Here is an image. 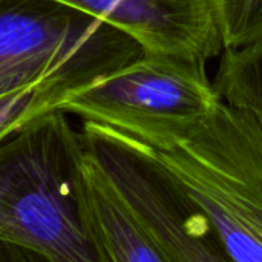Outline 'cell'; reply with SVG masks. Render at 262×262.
Masks as SVG:
<instances>
[{"instance_id":"6da1fadb","label":"cell","mask_w":262,"mask_h":262,"mask_svg":"<svg viewBox=\"0 0 262 262\" xmlns=\"http://www.w3.org/2000/svg\"><path fill=\"white\" fill-rule=\"evenodd\" d=\"M63 109L0 141V243L31 261L98 262L77 195L81 134Z\"/></svg>"},{"instance_id":"7a4b0ae2","label":"cell","mask_w":262,"mask_h":262,"mask_svg":"<svg viewBox=\"0 0 262 262\" xmlns=\"http://www.w3.org/2000/svg\"><path fill=\"white\" fill-rule=\"evenodd\" d=\"M150 149L207 215L229 261L262 262V127L255 114L221 100L181 141Z\"/></svg>"},{"instance_id":"3957f363","label":"cell","mask_w":262,"mask_h":262,"mask_svg":"<svg viewBox=\"0 0 262 262\" xmlns=\"http://www.w3.org/2000/svg\"><path fill=\"white\" fill-rule=\"evenodd\" d=\"M144 54L129 32L55 0H0V97L52 81L72 92Z\"/></svg>"},{"instance_id":"277c9868","label":"cell","mask_w":262,"mask_h":262,"mask_svg":"<svg viewBox=\"0 0 262 262\" xmlns=\"http://www.w3.org/2000/svg\"><path fill=\"white\" fill-rule=\"evenodd\" d=\"M221 101L206 60L147 52L68 97L61 109L166 149L187 137Z\"/></svg>"},{"instance_id":"5b68a950","label":"cell","mask_w":262,"mask_h":262,"mask_svg":"<svg viewBox=\"0 0 262 262\" xmlns=\"http://www.w3.org/2000/svg\"><path fill=\"white\" fill-rule=\"evenodd\" d=\"M80 134L167 262L229 261L207 215L149 146L89 120Z\"/></svg>"},{"instance_id":"8992f818","label":"cell","mask_w":262,"mask_h":262,"mask_svg":"<svg viewBox=\"0 0 262 262\" xmlns=\"http://www.w3.org/2000/svg\"><path fill=\"white\" fill-rule=\"evenodd\" d=\"M129 32L147 52L210 60L224 49L212 0H55Z\"/></svg>"},{"instance_id":"52a82bcc","label":"cell","mask_w":262,"mask_h":262,"mask_svg":"<svg viewBox=\"0 0 262 262\" xmlns=\"http://www.w3.org/2000/svg\"><path fill=\"white\" fill-rule=\"evenodd\" d=\"M77 195L98 262H167L109 175L84 147L77 175Z\"/></svg>"},{"instance_id":"ba28073f","label":"cell","mask_w":262,"mask_h":262,"mask_svg":"<svg viewBox=\"0 0 262 262\" xmlns=\"http://www.w3.org/2000/svg\"><path fill=\"white\" fill-rule=\"evenodd\" d=\"M213 86L221 100L252 111L262 127V40L223 49Z\"/></svg>"},{"instance_id":"9c48e42d","label":"cell","mask_w":262,"mask_h":262,"mask_svg":"<svg viewBox=\"0 0 262 262\" xmlns=\"http://www.w3.org/2000/svg\"><path fill=\"white\" fill-rule=\"evenodd\" d=\"M74 94L63 84L45 81L0 97V141L21 129L31 120L61 109L68 97Z\"/></svg>"},{"instance_id":"30bf717a","label":"cell","mask_w":262,"mask_h":262,"mask_svg":"<svg viewBox=\"0 0 262 262\" xmlns=\"http://www.w3.org/2000/svg\"><path fill=\"white\" fill-rule=\"evenodd\" d=\"M224 49L262 40V0H212Z\"/></svg>"},{"instance_id":"8fae6325","label":"cell","mask_w":262,"mask_h":262,"mask_svg":"<svg viewBox=\"0 0 262 262\" xmlns=\"http://www.w3.org/2000/svg\"><path fill=\"white\" fill-rule=\"evenodd\" d=\"M0 261H31L23 252L0 243Z\"/></svg>"}]
</instances>
